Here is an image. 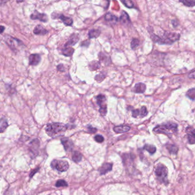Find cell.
<instances>
[{"instance_id":"obj_20","label":"cell","mask_w":195,"mask_h":195,"mask_svg":"<svg viewBox=\"0 0 195 195\" xmlns=\"http://www.w3.org/2000/svg\"><path fill=\"white\" fill-rule=\"evenodd\" d=\"M101 34V31L99 29H91L89 31L88 36L90 38H98Z\"/></svg>"},{"instance_id":"obj_12","label":"cell","mask_w":195,"mask_h":195,"mask_svg":"<svg viewBox=\"0 0 195 195\" xmlns=\"http://www.w3.org/2000/svg\"><path fill=\"white\" fill-rule=\"evenodd\" d=\"M33 32L37 35H41L44 36L48 33V31L45 29L42 25H38L33 30Z\"/></svg>"},{"instance_id":"obj_42","label":"cell","mask_w":195,"mask_h":195,"mask_svg":"<svg viewBox=\"0 0 195 195\" xmlns=\"http://www.w3.org/2000/svg\"><path fill=\"white\" fill-rule=\"evenodd\" d=\"M90 42H89V41H84L82 44H81V46L82 47H88V45H89Z\"/></svg>"},{"instance_id":"obj_18","label":"cell","mask_w":195,"mask_h":195,"mask_svg":"<svg viewBox=\"0 0 195 195\" xmlns=\"http://www.w3.org/2000/svg\"><path fill=\"white\" fill-rule=\"evenodd\" d=\"M59 18L63 22V23L66 26H71L73 24V20L70 17H66L62 14H60Z\"/></svg>"},{"instance_id":"obj_26","label":"cell","mask_w":195,"mask_h":195,"mask_svg":"<svg viewBox=\"0 0 195 195\" xmlns=\"http://www.w3.org/2000/svg\"><path fill=\"white\" fill-rule=\"evenodd\" d=\"M144 149L147 150L149 153H150V154H153L156 152V147L154 146H152V145H148V144H146L145 146H144Z\"/></svg>"},{"instance_id":"obj_16","label":"cell","mask_w":195,"mask_h":195,"mask_svg":"<svg viewBox=\"0 0 195 195\" xmlns=\"http://www.w3.org/2000/svg\"><path fill=\"white\" fill-rule=\"evenodd\" d=\"M120 21L122 24L128 25L131 23L129 17L128 13L125 11H122V13L121 16L120 17Z\"/></svg>"},{"instance_id":"obj_40","label":"cell","mask_w":195,"mask_h":195,"mask_svg":"<svg viewBox=\"0 0 195 195\" xmlns=\"http://www.w3.org/2000/svg\"><path fill=\"white\" fill-rule=\"evenodd\" d=\"M188 77L190 78H195V71H194L191 73H189V74L188 75Z\"/></svg>"},{"instance_id":"obj_34","label":"cell","mask_w":195,"mask_h":195,"mask_svg":"<svg viewBox=\"0 0 195 195\" xmlns=\"http://www.w3.org/2000/svg\"><path fill=\"white\" fill-rule=\"evenodd\" d=\"M95 140L96 142H98V143H101L104 141V138L102 136L98 134L95 137Z\"/></svg>"},{"instance_id":"obj_24","label":"cell","mask_w":195,"mask_h":195,"mask_svg":"<svg viewBox=\"0 0 195 195\" xmlns=\"http://www.w3.org/2000/svg\"><path fill=\"white\" fill-rule=\"evenodd\" d=\"M8 126V123L7 122V120L2 117L1 119V122H0V131L2 133Z\"/></svg>"},{"instance_id":"obj_7","label":"cell","mask_w":195,"mask_h":195,"mask_svg":"<svg viewBox=\"0 0 195 195\" xmlns=\"http://www.w3.org/2000/svg\"><path fill=\"white\" fill-rule=\"evenodd\" d=\"M30 18L32 20H38L44 23H46L48 21V17L46 14L41 13L36 11H34V12L30 15Z\"/></svg>"},{"instance_id":"obj_41","label":"cell","mask_w":195,"mask_h":195,"mask_svg":"<svg viewBox=\"0 0 195 195\" xmlns=\"http://www.w3.org/2000/svg\"><path fill=\"white\" fill-rule=\"evenodd\" d=\"M172 24L174 27H177L179 25V23L176 20H173L172 21Z\"/></svg>"},{"instance_id":"obj_21","label":"cell","mask_w":195,"mask_h":195,"mask_svg":"<svg viewBox=\"0 0 195 195\" xmlns=\"http://www.w3.org/2000/svg\"><path fill=\"white\" fill-rule=\"evenodd\" d=\"M74 52V49L72 48V47H67L65 48L64 49L62 50V54L66 57L71 56L73 54Z\"/></svg>"},{"instance_id":"obj_10","label":"cell","mask_w":195,"mask_h":195,"mask_svg":"<svg viewBox=\"0 0 195 195\" xmlns=\"http://www.w3.org/2000/svg\"><path fill=\"white\" fill-rule=\"evenodd\" d=\"M79 40V36L78 34L74 33L69 37L67 42L65 44V48L69 47V46H73L77 44Z\"/></svg>"},{"instance_id":"obj_17","label":"cell","mask_w":195,"mask_h":195,"mask_svg":"<svg viewBox=\"0 0 195 195\" xmlns=\"http://www.w3.org/2000/svg\"><path fill=\"white\" fill-rule=\"evenodd\" d=\"M105 20L106 21L112 24H116L118 21V18L116 16L110 13H108L105 14Z\"/></svg>"},{"instance_id":"obj_9","label":"cell","mask_w":195,"mask_h":195,"mask_svg":"<svg viewBox=\"0 0 195 195\" xmlns=\"http://www.w3.org/2000/svg\"><path fill=\"white\" fill-rule=\"evenodd\" d=\"M61 141L65 150L66 152H70L72 150L73 148V142L69 138L66 137L63 138L61 139Z\"/></svg>"},{"instance_id":"obj_31","label":"cell","mask_w":195,"mask_h":195,"mask_svg":"<svg viewBox=\"0 0 195 195\" xmlns=\"http://www.w3.org/2000/svg\"><path fill=\"white\" fill-rule=\"evenodd\" d=\"M98 57H99V59L100 60V61H101L102 62H104L105 64L108 63V61L110 62V58H108V57H107L102 53H100L99 54Z\"/></svg>"},{"instance_id":"obj_38","label":"cell","mask_w":195,"mask_h":195,"mask_svg":"<svg viewBox=\"0 0 195 195\" xmlns=\"http://www.w3.org/2000/svg\"><path fill=\"white\" fill-rule=\"evenodd\" d=\"M57 70L61 72H64L65 71V68H64V66L62 65V64H60L57 66Z\"/></svg>"},{"instance_id":"obj_2","label":"cell","mask_w":195,"mask_h":195,"mask_svg":"<svg viewBox=\"0 0 195 195\" xmlns=\"http://www.w3.org/2000/svg\"><path fill=\"white\" fill-rule=\"evenodd\" d=\"M68 128V125H65L62 123H51L47 124L45 131L49 136L55 138L63 136Z\"/></svg>"},{"instance_id":"obj_29","label":"cell","mask_w":195,"mask_h":195,"mask_svg":"<svg viewBox=\"0 0 195 195\" xmlns=\"http://www.w3.org/2000/svg\"><path fill=\"white\" fill-rule=\"evenodd\" d=\"M140 45V41L137 38H134L131 42V48L132 49H136Z\"/></svg>"},{"instance_id":"obj_36","label":"cell","mask_w":195,"mask_h":195,"mask_svg":"<svg viewBox=\"0 0 195 195\" xmlns=\"http://www.w3.org/2000/svg\"><path fill=\"white\" fill-rule=\"evenodd\" d=\"M148 113V110H146V107H144V106L140 110V116H141V117H143L144 116H146Z\"/></svg>"},{"instance_id":"obj_4","label":"cell","mask_w":195,"mask_h":195,"mask_svg":"<svg viewBox=\"0 0 195 195\" xmlns=\"http://www.w3.org/2000/svg\"><path fill=\"white\" fill-rule=\"evenodd\" d=\"M155 173L159 181L167 184L168 181L167 180L168 170L165 165L161 164H159L156 167Z\"/></svg>"},{"instance_id":"obj_44","label":"cell","mask_w":195,"mask_h":195,"mask_svg":"<svg viewBox=\"0 0 195 195\" xmlns=\"http://www.w3.org/2000/svg\"><path fill=\"white\" fill-rule=\"evenodd\" d=\"M4 30H5V27L3 26H1V34L4 32Z\"/></svg>"},{"instance_id":"obj_30","label":"cell","mask_w":195,"mask_h":195,"mask_svg":"<svg viewBox=\"0 0 195 195\" xmlns=\"http://www.w3.org/2000/svg\"><path fill=\"white\" fill-rule=\"evenodd\" d=\"M122 2L128 8H134V4L133 1H132L125 0V1H122Z\"/></svg>"},{"instance_id":"obj_43","label":"cell","mask_w":195,"mask_h":195,"mask_svg":"<svg viewBox=\"0 0 195 195\" xmlns=\"http://www.w3.org/2000/svg\"><path fill=\"white\" fill-rule=\"evenodd\" d=\"M39 170V168H37V169H35V170H33V171H32V172H31V173H30V177H33V176L36 173V172H37V171H38Z\"/></svg>"},{"instance_id":"obj_15","label":"cell","mask_w":195,"mask_h":195,"mask_svg":"<svg viewBox=\"0 0 195 195\" xmlns=\"http://www.w3.org/2000/svg\"><path fill=\"white\" fill-rule=\"evenodd\" d=\"M130 129V126L128 125H119L114 127L113 130L117 134H122L129 131Z\"/></svg>"},{"instance_id":"obj_32","label":"cell","mask_w":195,"mask_h":195,"mask_svg":"<svg viewBox=\"0 0 195 195\" xmlns=\"http://www.w3.org/2000/svg\"><path fill=\"white\" fill-rule=\"evenodd\" d=\"M56 186L57 187H67L68 186V183H66L65 180H59L56 183Z\"/></svg>"},{"instance_id":"obj_27","label":"cell","mask_w":195,"mask_h":195,"mask_svg":"<svg viewBox=\"0 0 195 195\" xmlns=\"http://www.w3.org/2000/svg\"><path fill=\"white\" fill-rule=\"evenodd\" d=\"M180 2L188 7H192L195 6V0H180Z\"/></svg>"},{"instance_id":"obj_14","label":"cell","mask_w":195,"mask_h":195,"mask_svg":"<svg viewBox=\"0 0 195 195\" xmlns=\"http://www.w3.org/2000/svg\"><path fill=\"white\" fill-rule=\"evenodd\" d=\"M146 90V85L144 83H139L134 85V91L136 93H143Z\"/></svg>"},{"instance_id":"obj_33","label":"cell","mask_w":195,"mask_h":195,"mask_svg":"<svg viewBox=\"0 0 195 195\" xmlns=\"http://www.w3.org/2000/svg\"><path fill=\"white\" fill-rule=\"evenodd\" d=\"M105 74H104L102 73L98 74L95 77V80L98 81V82H101L105 78Z\"/></svg>"},{"instance_id":"obj_1","label":"cell","mask_w":195,"mask_h":195,"mask_svg":"<svg viewBox=\"0 0 195 195\" xmlns=\"http://www.w3.org/2000/svg\"><path fill=\"white\" fill-rule=\"evenodd\" d=\"M180 36L179 33L165 32L162 37H160L155 34L151 35L152 40L156 43L160 45H171L179 40Z\"/></svg>"},{"instance_id":"obj_39","label":"cell","mask_w":195,"mask_h":195,"mask_svg":"<svg viewBox=\"0 0 195 195\" xmlns=\"http://www.w3.org/2000/svg\"><path fill=\"white\" fill-rule=\"evenodd\" d=\"M88 131H89L90 133L94 134V133H95V132L97 131V129L95 128H93V127L91 126H88Z\"/></svg>"},{"instance_id":"obj_22","label":"cell","mask_w":195,"mask_h":195,"mask_svg":"<svg viewBox=\"0 0 195 195\" xmlns=\"http://www.w3.org/2000/svg\"><path fill=\"white\" fill-rule=\"evenodd\" d=\"M101 66L100 65V62L99 61H92L89 65V69L91 71H96Z\"/></svg>"},{"instance_id":"obj_28","label":"cell","mask_w":195,"mask_h":195,"mask_svg":"<svg viewBox=\"0 0 195 195\" xmlns=\"http://www.w3.org/2000/svg\"><path fill=\"white\" fill-rule=\"evenodd\" d=\"M167 148L168 149L169 152L172 153V154H177L178 152V148L174 145H167Z\"/></svg>"},{"instance_id":"obj_19","label":"cell","mask_w":195,"mask_h":195,"mask_svg":"<svg viewBox=\"0 0 195 195\" xmlns=\"http://www.w3.org/2000/svg\"><path fill=\"white\" fill-rule=\"evenodd\" d=\"M96 100H97V104L100 108L107 106V104H105L106 97L104 95H98V96H96Z\"/></svg>"},{"instance_id":"obj_6","label":"cell","mask_w":195,"mask_h":195,"mask_svg":"<svg viewBox=\"0 0 195 195\" xmlns=\"http://www.w3.org/2000/svg\"><path fill=\"white\" fill-rule=\"evenodd\" d=\"M4 41L5 43L9 46V47L12 49L13 51L17 49V48L18 46L19 47L20 45H23V43L21 41L9 35L4 36Z\"/></svg>"},{"instance_id":"obj_11","label":"cell","mask_w":195,"mask_h":195,"mask_svg":"<svg viewBox=\"0 0 195 195\" xmlns=\"http://www.w3.org/2000/svg\"><path fill=\"white\" fill-rule=\"evenodd\" d=\"M41 61V57L38 54H30L29 57V65L36 66Z\"/></svg>"},{"instance_id":"obj_25","label":"cell","mask_w":195,"mask_h":195,"mask_svg":"<svg viewBox=\"0 0 195 195\" xmlns=\"http://www.w3.org/2000/svg\"><path fill=\"white\" fill-rule=\"evenodd\" d=\"M186 96L187 98L192 100H195V88H192L188 90L186 93Z\"/></svg>"},{"instance_id":"obj_23","label":"cell","mask_w":195,"mask_h":195,"mask_svg":"<svg viewBox=\"0 0 195 195\" xmlns=\"http://www.w3.org/2000/svg\"><path fill=\"white\" fill-rule=\"evenodd\" d=\"M83 158V155L78 151H74L72 156V160L75 162H78L81 161Z\"/></svg>"},{"instance_id":"obj_13","label":"cell","mask_w":195,"mask_h":195,"mask_svg":"<svg viewBox=\"0 0 195 195\" xmlns=\"http://www.w3.org/2000/svg\"><path fill=\"white\" fill-rule=\"evenodd\" d=\"M112 170V164L105 163L99 169V172L101 175H103L106 174L108 172H110Z\"/></svg>"},{"instance_id":"obj_8","label":"cell","mask_w":195,"mask_h":195,"mask_svg":"<svg viewBox=\"0 0 195 195\" xmlns=\"http://www.w3.org/2000/svg\"><path fill=\"white\" fill-rule=\"evenodd\" d=\"M186 132L188 135L189 143L194 144L195 143V129L192 127H187Z\"/></svg>"},{"instance_id":"obj_37","label":"cell","mask_w":195,"mask_h":195,"mask_svg":"<svg viewBox=\"0 0 195 195\" xmlns=\"http://www.w3.org/2000/svg\"><path fill=\"white\" fill-rule=\"evenodd\" d=\"M132 112V116L134 118H136L137 116H140V110H133Z\"/></svg>"},{"instance_id":"obj_35","label":"cell","mask_w":195,"mask_h":195,"mask_svg":"<svg viewBox=\"0 0 195 195\" xmlns=\"http://www.w3.org/2000/svg\"><path fill=\"white\" fill-rule=\"evenodd\" d=\"M99 112L101 116H105L107 113V106L100 108L99 110Z\"/></svg>"},{"instance_id":"obj_3","label":"cell","mask_w":195,"mask_h":195,"mask_svg":"<svg viewBox=\"0 0 195 195\" xmlns=\"http://www.w3.org/2000/svg\"><path fill=\"white\" fill-rule=\"evenodd\" d=\"M177 131V125L175 123L168 122L164 125H158L155 127L153 131L159 134H164L167 135H171L176 133Z\"/></svg>"},{"instance_id":"obj_5","label":"cell","mask_w":195,"mask_h":195,"mask_svg":"<svg viewBox=\"0 0 195 195\" xmlns=\"http://www.w3.org/2000/svg\"><path fill=\"white\" fill-rule=\"evenodd\" d=\"M51 167L53 169L60 172H65L68 170L69 164L66 161L54 160L51 162Z\"/></svg>"}]
</instances>
